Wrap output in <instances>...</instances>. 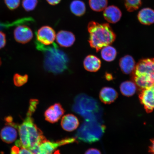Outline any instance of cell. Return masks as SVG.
Here are the masks:
<instances>
[{"label": "cell", "mask_w": 154, "mask_h": 154, "mask_svg": "<svg viewBox=\"0 0 154 154\" xmlns=\"http://www.w3.org/2000/svg\"><path fill=\"white\" fill-rule=\"evenodd\" d=\"M72 109L85 120H99L100 110L98 102L86 94H81L76 96Z\"/></svg>", "instance_id": "obj_4"}, {"label": "cell", "mask_w": 154, "mask_h": 154, "mask_svg": "<svg viewBox=\"0 0 154 154\" xmlns=\"http://www.w3.org/2000/svg\"><path fill=\"white\" fill-rule=\"evenodd\" d=\"M20 0H5V2L8 8L11 11L14 10L19 7Z\"/></svg>", "instance_id": "obj_27"}, {"label": "cell", "mask_w": 154, "mask_h": 154, "mask_svg": "<svg viewBox=\"0 0 154 154\" xmlns=\"http://www.w3.org/2000/svg\"><path fill=\"white\" fill-rule=\"evenodd\" d=\"M6 43V38L5 33L0 32V49L4 47Z\"/></svg>", "instance_id": "obj_28"}, {"label": "cell", "mask_w": 154, "mask_h": 154, "mask_svg": "<svg viewBox=\"0 0 154 154\" xmlns=\"http://www.w3.org/2000/svg\"><path fill=\"white\" fill-rule=\"evenodd\" d=\"M64 109L59 103H56L51 106L44 113L46 121L51 123H56L64 114Z\"/></svg>", "instance_id": "obj_11"}, {"label": "cell", "mask_w": 154, "mask_h": 154, "mask_svg": "<svg viewBox=\"0 0 154 154\" xmlns=\"http://www.w3.org/2000/svg\"><path fill=\"white\" fill-rule=\"evenodd\" d=\"M151 144L149 146V152L150 154H154V138L150 140Z\"/></svg>", "instance_id": "obj_30"}, {"label": "cell", "mask_w": 154, "mask_h": 154, "mask_svg": "<svg viewBox=\"0 0 154 154\" xmlns=\"http://www.w3.org/2000/svg\"><path fill=\"white\" fill-rule=\"evenodd\" d=\"M38 3V0H23L22 6L25 11H30L35 9Z\"/></svg>", "instance_id": "obj_26"}, {"label": "cell", "mask_w": 154, "mask_h": 154, "mask_svg": "<svg viewBox=\"0 0 154 154\" xmlns=\"http://www.w3.org/2000/svg\"><path fill=\"white\" fill-rule=\"evenodd\" d=\"M137 18L140 23L150 25L154 23V10L149 8L140 10L138 12Z\"/></svg>", "instance_id": "obj_19"}, {"label": "cell", "mask_w": 154, "mask_h": 154, "mask_svg": "<svg viewBox=\"0 0 154 154\" xmlns=\"http://www.w3.org/2000/svg\"><path fill=\"white\" fill-rule=\"evenodd\" d=\"M47 1L50 5H54L60 2L61 0H47Z\"/></svg>", "instance_id": "obj_33"}, {"label": "cell", "mask_w": 154, "mask_h": 154, "mask_svg": "<svg viewBox=\"0 0 154 154\" xmlns=\"http://www.w3.org/2000/svg\"><path fill=\"white\" fill-rule=\"evenodd\" d=\"M55 47L47 48L45 49L44 66L49 72L59 73L66 69L68 59L63 51Z\"/></svg>", "instance_id": "obj_6"}, {"label": "cell", "mask_w": 154, "mask_h": 154, "mask_svg": "<svg viewBox=\"0 0 154 154\" xmlns=\"http://www.w3.org/2000/svg\"><path fill=\"white\" fill-rule=\"evenodd\" d=\"M140 103L147 113L154 110V86L141 90L139 95Z\"/></svg>", "instance_id": "obj_8"}, {"label": "cell", "mask_w": 154, "mask_h": 154, "mask_svg": "<svg viewBox=\"0 0 154 154\" xmlns=\"http://www.w3.org/2000/svg\"><path fill=\"white\" fill-rule=\"evenodd\" d=\"M74 138H67L56 142L50 141L47 140L30 151L33 154H54V152L60 146L77 142Z\"/></svg>", "instance_id": "obj_7"}, {"label": "cell", "mask_w": 154, "mask_h": 154, "mask_svg": "<svg viewBox=\"0 0 154 154\" xmlns=\"http://www.w3.org/2000/svg\"><path fill=\"white\" fill-rule=\"evenodd\" d=\"M19 147L16 146H13L11 148V154H17L18 153L19 151Z\"/></svg>", "instance_id": "obj_32"}, {"label": "cell", "mask_w": 154, "mask_h": 154, "mask_svg": "<svg viewBox=\"0 0 154 154\" xmlns=\"http://www.w3.org/2000/svg\"><path fill=\"white\" fill-rule=\"evenodd\" d=\"M137 87L133 81H126L121 84L120 90L123 95L130 97L135 94L137 90Z\"/></svg>", "instance_id": "obj_20"}, {"label": "cell", "mask_w": 154, "mask_h": 154, "mask_svg": "<svg viewBox=\"0 0 154 154\" xmlns=\"http://www.w3.org/2000/svg\"><path fill=\"white\" fill-rule=\"evenodd\" d=\"M126 8L129 12L139 9L142 5V0H124Z\"/></svg>", "instance_id": "obj_24"}, {"label": "cell", "mask_w": 154, "mask_h": 154, "mask_svg": "<svg viewBox=\"0 0 154 154\" xmlns=\"http://www.w3.org/2000/svg\"><path fill=\"white\" fill-rule=\"evenodd\" d=\"M84 66L88 72H96L100 68L101 62L100 60L95 55H90L85 59Z\"/></svg>", "instance_id": "obj_18"}, {"label": "cell", "mask_w": 154, "mask_h": 154, "mask_svg": "<svg viewBox=\"0 0 154 154\" xmlns=\"http://www.w3.org/2000/svg\"><path fill=\"white\" fill-rule=\"evenodd\" d=\"M108 76H106V78L107 79V80H111L112 79V76L110 75V74H108Z\"/></svg>", "instance_id": "obj_34"}, {"label": "cell", "mask_w": 154, "mask_h": 154, "mask_svg": "<svg viewBox=\"0 0 154 154\" xmlns=\"http://www.w3.org/2000/svg\"><path fill=\"white\" fill-rule=\"evenodd\" d=\"M14 35L15 40L23 44L28 43L33 37L31 29L25 25L17 26L14 29Z\"/></svg>", "instance_id": "obj_10"}, {"label": "cell", "mask_w": 154, "mask_h": 154, "mask_svg": "<svg viewBox=\"0 0 154 154\" xmlns=\"http://www.w3.org/2000/svg\"><path fill=\"white\" fill-rule=\"evenodd\" d=\"M88 29L90 35L88 42L90 47L99 51L103 47L110 45L115 41L116 35L108 23L100 24L91 21Z\"/></svg>", "instance_id": "obj_2"}, {"label": "cell", "mask_w": 154, "mask_h": 154, "mask_svg": "<svg viewBox=\"0 0 154 154\" xmlns=\"http://www.w3.org/2000/svg\"><path fill=\"white\" fill-rule=\"evenodd\" d=\"M118 97V94L116 90L109 87L103 88L100 92V99L105 104H110L113 103Z\"/></svg>", "instance_id": "obj_14"}, {"label": "cell", "mask_w": 154, "mask_h": 154, "mask_svg": "<svg viewBox=\"0 0 154 154\" xmlns=\"http://www.w3.org/2000/svg\"><path fill=\"white\" fill-rule=\"evenodd\" d=\"M89 4L92 10L100 12L107 7L108 0H89Z\"/></svg>", "instance_id": "obj_23"}, {"label": "cell", "mask_w": 154, "mask_h": 154, "mask_svg": "<svg viewBox=\"0 0 154 154\" xmlns=\"http://www.w3.org/2000/svg\"><path fill=\"white\" fill-rule=\"evenodd\" d=\"M56 35L53 29L48 26L42 27L36 33V38L39 43L44 45H49L53 43Z\"/></svg>", "instance_id": "obj_9"}, {"label": "cell", "mask_w": 154, "mask_h": 154, "mask_svg": "<svg viewBox=\"0 0 154 154\" xmlns=\"http://www.w3.org/2000/svg\"><path fill=\"white\" fill-rule=\"evenodd\" d=\"M38 103V100H31L28 111L22 124L18 126L20 140L15 142V146L30 150L47 140L43 132L35 124L32 115Z\"/></svg>", "instance_id": "obj_1"}, {"label": "cell", "mask_w": 154, "mask_h": 154, "mask_svg": "<svg viewBox=\"0 0 154 154\" xmlns=\"http://www.w3.org/2000/svg\"><path fill=\"white\" fill-rule=\"evenodd\" d=\"M1 64H2V61L1 60V58H0V66H1Z\"/></svg>", "instance_id": "obj_35"}, {"label": "cell", "mask_w": 154, "mask_h": 154, "mask_svg": "<svg viewBox=\"0 0 154 154\" xmlns=\"http://www.w3.org/2000/svg\"><path fill=\"white\" fill-rule=\"evenodd\" d=\"M4 127L0 133L1 139L7 143H11L16 140L18 133L17 128L10 125H6Z\"/></svg>", "instance_id": "obj_16"}, {"label": "cell", "mask_w": 154, "mask_h": 154, "mask_svg": "<svg viewBox=\"0 0 154 154\" xmlns=\"http://www.w3.org/2000/svg\"><path fill=\"white\" fill-rule=\"evenodd\" d=\"M105 129L99 120H85L77 131L75 138L85 143H93L101 139Z\"/></svg>", "instance_id": "obj_5"}, {"label": "cell", "mask_w": 154, "mask_h": 154, "mask_svg": "<svg viewBox=\"0 0 154 154\" xmlns=\"http://www.w3.org/2000/svg\"><path fill=\"white\" fill-rule=\"evenodd\" d=\"M56 38L58 44L63 47H71L75 41L74 34L65 30H61L58 32Z\"/></svg>", "instance_id": "obj_13"}, {"label": "cell", "mask_w": 154, "mask_h": 154, "mask_svg": "<svg viewBox=\"0 0 154 154\" xmlns=\"http://www.w3.org/2000/svg\"><path fill=\"white\" fill-rule=\"evenodd\" d=\"M103 15L107 22L115 24L120 20L122 13L118 7L115 5H110L104 10Z\"/></svg>", "instance_id": "obj_12"}, {"label": "cell", "mask_w": 154, "mask_h": 154, "mask_svg": "<svg viewBox=\"0 0 154 154\" xmlns=\"http://www.w3.org/2000/svg\"><path fill=\"white\" fill-rule=\"evenodd\" d=\"M62 128L67 132L76 129L79 125L78 119L74 115L67 114L63 117L61 122Z\"/></svg>", "instance_id": "obj_15"}, {"label": "cell", "mask_w": 154, "mask_h": 154, "mask_svg": "<svg viewBox=\"0 0 154 154\" xmlns=\"http://www.w3.org/2000/svg\"><path fill=\"white\" fill-rule=\"evenodd\" d=\"M17 154H33L29 150L25 149L24 148H20L19 149V152Z\"/></svg>", "instance_id": "obj_31"}, {"label": "cell", "mask_w": 154, "mask_h": 154, "mask_svg": "<svg viewBox=\"0 0 154 154\" xmlns=\"http://www.w3.org/2000/svg\"><path fill=\"white\" fill-rule=\"evenodd\" d=\"M85 154H102L101 152L97 149L91 148L88 149Z\"/></svg>", "instance_id": "obj_29"}, {"label": "cell", "mask_w": 154, "mask_h": 154, "mask_svg": "<svg viewBox=\"0 0 154 154\" xmlns=\"http://www.w3.org/2000/svg\"><path fill=\"white\" fill-rule=\"evenodd\" d=\"M119 65L124 74H130L134 72L136 64L133 57L130 55H126L120 59Z\"/></svg>", "instance_id": "obj_17"}, {"label": "cell", "mask_w": 154, "mask_h": 154, "mask_svg": "<svg viewBox=\"0 0 154 154\" xmlns=\"http://www.w3.org/2000/svg\"><path fill=\"white\" fill-rule=\"evenodd\" d=\"M101 50V56L107 62H111L114 60L117 55L116 49L110 45L103 47Z\"/></svg>", "instance_id": "obj_21"}, {"label": "cell", "mask_w": 154, "mask_h": 154, "mask_svg": "<svg viewBox=\"0 0 154 154\" xmlns=\"http://www.w3.org/2000/svg\"><path fill=\"white\" fill-rule=\"evenodd\" d=\"M28 76L26 74L22 75L18 74H16L13 77V82L15 86L17 87L22 86L27 82Z\"/></svg>", "instance_id": "obj_25"}, {"label": "cell", "mask_w": 154, "mask_h": 154, "mask_svg": "<svg viewBox=\"0 0 154 154\" xmlns=\"http://www.w3.org/2000/svg\"><path fill=\"white\" fill-rule=\"evenodd\" d=\"M71 11L77 16L80 17L85 13L86 6L84 2L80 0H74L70 5Z\"/></svg>", "instance_id": "obj_22"}, {"label": "cell", "mask_w": 154, "mask_h": 154, "mask_svg": "<svg viewBox=\"0 0 154 154\" xmlns=\"http://www.w3.org/2000/svg\"><path fill=\"white\" fill-rule=\"evenodd\" d=\"M132 74L133 81L140 90L154 86V58L140 60Z\"/></svg>", "instance_id": "obj_3"}]
</instances>
